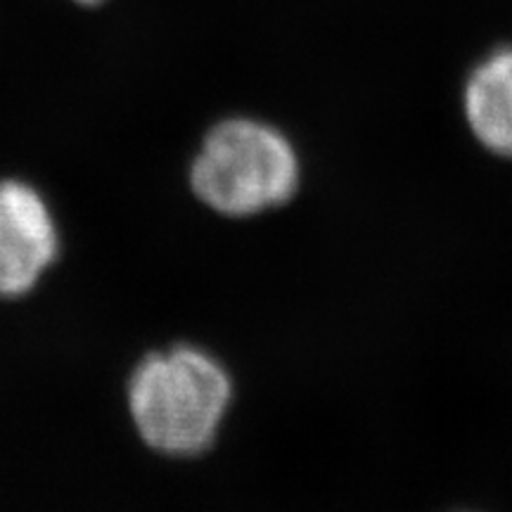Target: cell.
Returning a JSON list of instances; mask_svg holds the SVG:
<instances>
[{"label": "cell", "mask_w": 512, "mask_h": 512, "mask_svg": "<svg viewBox=\"0 0 512 512\" xmlns=\"http://www.w3.org/2000/svg\"><path fill=\"white\" fill-rule=\"evenodd\" d=\"M74 3H79V5H86V8H98V5L107 3V0H74Z\"/></svg>", "instance_id": "5b68a950"}, {"label": "cell", "mask_w": 512, "mask_h": 512, "mask_svg": "<svg viewBox=\"0 0 512 512\" xmlns=\"http://www.w3.org/2000/svg\"><path fill=\"white\" fill-rule=\"evenodd\" d=\"M57 228L34 188L0 181V297H22L57 256Z\"/></svg>", "instance_id": "3957f363"}, {"label": "cell", "mask_w": 512, "mask_h": 512, "mask_svg": "<svg viewBox=\"0 0 512 512\" xmlns=\"http://www.w3.org/2000/svg\"><path fill=\"white\" fill-rule=\"evenodd\" d=\"M302 164L283 131L266 121L230 117L204 136L190 169L195 195L223 216H254L297 192Z\"/></svg>", "instance_id": "7a4b0ae2"}, {"label": "cell", "mask_w": 512, "mask_h": 512, "mask_svg": "<svg viewBox=\"0 0 512 512\" xmlns=\"http://www.w3.org/2000/svg\"><path fill=\"white\" fill-rule=\"evenodd\" d=\"M233 399L228 370L197 347L155 351L128 384V408L147 446L166 456H197L214 444Z\"/></svg>", "instance_id": "6da1fadb"}, {"label": "cell", "mask_w": 512, "mask_h": 512, "mask_svg": "<svg viewBox=\"0 0 512 512\" xmlns=\"http://www.w3.org/2000/svg\"><path fill=\"white\" fill-rule=\"evenodd\" d=\"M463 112L486 150L512 159V46L477 62L463 88Z\"/></svg>", "instance_id": "277c9868"}]
</instances>
